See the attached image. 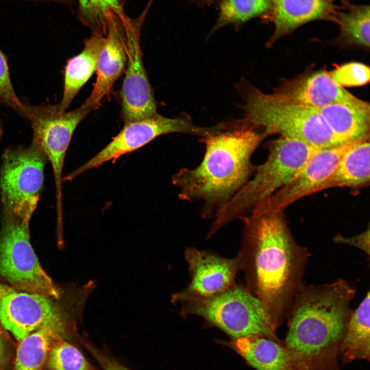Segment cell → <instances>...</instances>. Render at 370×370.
Here are the masks:
<instances>
[{"label":"cell","mask_w":370,"mask_h":370,"mask_svg":"<svg viewBox=\"0 0 370 370\" xmlns=\"http://www.w3.org/2000/svg\"><path fill=\"white\" fill-rule=\"evenodd\" d=\"M218 124L208 127L195 125L186 118H170L158 113L143 119L125 122L109 143L91 158L63 178L70 181L85 172L105 162H114L119 157L133 152L160 136L170 133H183L205 137L219 129Z\"/></svg>","instance_id":"30bf717a"},{"label":"cell","mask_w":370,"mask_h":370,"mask_svg":"<svg viewBox=\"0 0 370 370\" xmlns=\"http://www.w3.org/2000/svg\"><path fill=\"white\" fill-rule=\"evenodd\" d=\"M25 116L31 123V143L41 150L53 171L55 187L57 220L63 219V170L72 135L79 123L92 111L81 106L62 112L58 104L31 105L24 102Z\"/></svg>","instance_id":"9c48e42d"},{"label":"cell","mask_w":370,"mask_h":370,"mask_svg":"<svg viewBox=\"0 0 370 370\" xmlns=\"http://www.w3.org/2000/svg\"><path fill=\"white\" fill-rule=\"evenodd\" d=\"M105 41V36L93 35L85 41L82 51L67 62L63 96L58 104L61 111H67L73 98L96 71Z\"/></svg>","instance_id":"44dd1931"},{"label":"cell","mask_w":370,"mask_h":370,"mask_svg":"<svg viewBox=\"0 0 370 370\" xmlns=\"http://www.w3.org/2000/svg\"><path fill=\"white\" fill-rule=\"evenodd\" d=\"M316 109L341 143L369 140L368 103L353 96Z\"/></svg>","instance_id":"ac0fdd59"},{"label":"cell","mask_w":370,"mask_h":370,"mask_svg":"<svg viewBox=\"0 0 370 370\" xmlns=\"http://www.w3.org/2000/svg\"><path fill=\"white\" fill-rule=\"evenodd\" d=\"M178 297L186 301V312L203 317L235 339L264 337L279 341L278 327L267 309L244 288L230 286L208 297L184 294Z\"/></svg>","instance_id":"8992f818"},{"label":"cell","mask_w":370,"mask_h":370,"mask_svg":"<svg viewBox=\"0 0 370 370\" xmlns=\"http://www.w3.org/2000/svg\"><path fill=\"white\" fill-rule=\"evenodd\" d=\"M356 290L346 281L302 285L287 317L284 345L311 370H334Z\"/></svg>","instance_id":"3957f363"},{"label":"cell","mask_w":370,"mask_h":370,"mask_svg":"<svg viewBox=\"0 0 370 370\" xmlns=\"http://www.w3.org/2000/svg\"><path fill=\"white\" fill-rule=\"evenodd\" d=\"M84 345L103 370H130L117 360L87 342Z\"/></svg>","instance_id":"f546056e"},{"label":"cell","mask_w":370,"mask_h":370,"mask_svg":"<svg viewBox=\"0 0 370 370\" xmlns=\"http://www.w3.org/2000/svg\"><path fill=\"white\" fill-rule=\"evenodd\" d=\"M243 96L245 118L268 136L276 134L297 139L318 149L341 143L316 108L266 94L246 82L238 85Z\"/></svg>","instance_id":"5b68a950"},{"label":"cell","mask_w":370,"mask_h":370,"mask_svg":"<svg viewBox=\"0 0 370 370\" xmlns=\"http://www.w3.org/2000/svg\"><path fill=\"white\" fill-rule=\"evenodd\" d=\"M356 142L318 149L292 179L253 210L284 211L294 201L319 192L320 187L332 173L342 155Z\"/></svg>","instance_id":"7c38bea8"},{"label":"cell","mask_w":370,"mask_h":370,"mask_svg":"<svg viewBox=\"0 0 370 370\" xmlns=\"http://www.w3.org/2000/svg\"><path fill=\"white\" fill-rule=\"evenodd\" d=\"M275 98L314 108L350 98L326 70L307 71L292 80H283L273 90Z\"/></svg>","instance_id":"9a60e30c"},{"label":"cell","mask_w":370,"mask_h":370,"mask_svg":"<svg viewBox=\"0 0 370 370\" xmlns=\"http://www.w3.org/2000/svg\"><path fill=\"white\" fill-rule=\"evenodd\" d=\"M82 22L89 27L93 35L105 36L110 21L124 14L119 0H78Z\"/></svg>","instance_id":"484cf974"},{"label":"cell","mask_w":370,"mask_h":370,"mask_svg":"<svg viewBox=\"0 0 370 370\" xmlns=\"http://www.w3.org/2000/svg\"><path fill=\"white\" fill-rule=\"evenodd\" d=\"M0 222L1 278L14 289L60 299V289L43 269L31 245L29 225L2 210Z\"/></svg>","instance_id":"52a82bcc"},{"label":"cell","mask_w":370,"mask_h":370,"mask_svg":"<svg viewBox=\"0 0 370 370\" xmlns=\"http://www.w3.org/2000/svg\"><path fill=\"white\" fill-rule=\"evenodd\" d=\"M203 4L210 5L213 3L219 2L220 0H196Z\"/></svg>","instance_id":"836d02e7"},{"label":"cell","mask_w":370,"mask_h":370,"mask_svg":"<svg viewBox=\"0 0 370 370\" xmlns=\"http://www.w3.org/2000/svg\"><path fill=\"white\" fill-rule=\"evenodd\" d=\"M369 292L350 316L340 342L339 353L344 362L369 360Z\"/></svg>","instance_id":"603a6c76"},{"label":"cell","mask_w":370,"mask_h":370,"mask_svg":"<svg viewBox=\"0 0 370 370\" xmlns=\"http://www.w3.org/2000/svg\"><path fill=\"white\" fill-rule=\"evenodd\" d=\"M272 9L264 18L273 23L274 30L266 44L271 47L277 40L299 27L316 20L333 22L342 8L337 2L351 0H271Z\"/></svg>","instance_id":"2e32d148"},{"label":"cell","mask_w":370,"mask_h":370,"mask_svg":"<svg viewBox=\"0 0 370 370\" xmlns=\"http://www.w3.org/2000/svg\"><path fill=\"white\" fill-rule=\"evenodd\" d=\"M335 81L340 86H359L369 81V68L364 64L351 62L330 71Z\"/></svg>","instance_id":"83f0119b"},{"label":"cell","mask_w":370,"mask_h":370,"mask_svg":"<svg viewBox=\"0 0 370 370\" xmlns=\"http://www.w3.org/2000/svg\"><path fill=\"white\" fill-rule=\"evenodd\" d=\"M342 8L334 16L340 33L334 42L343 46L369 48V5L342 2Z\"/></svg>","instance_id":"cb8c5ba5"},{"label":"cell","mask_w":370,"mask_h":370,"mask_svg":"<svg viewBox=\"0 0 370 370\" xmlns=\"http://www.w3.org/2000/svg\"><path fill=\"white\" fill-rule=\"evenodd\" d=\"M53 299L39 293L14 290L0 302V323L20 341L53 320L72 322Z\"/></svg>","instance_id":"4fadbf2b"},{"label":"cell","mask_w":370,"mask_h":370,"mask_svg":"<svg viewBox=\"0 0 370 370\" xmlns=\"http://www.w3.org/2000/svg\"><path fill=\"white\" fill-rule=\"evenodd\" d=\"M268 148L266 160L255 166L245 185L215 214L208 237L228 224L242 220L292 179L318 150L300 140L282 136Z\"/></svg>","instance_id":"277c9868"},{"label":"cell","mask_w":370,"mask_h":370,"mask_svg":"<svg viewBox=\"0 0 370 370\" xmlns=\"http://www.w3.org/2000/svg\"><path fill=\"white\" fill-rule=\"evenodd\" d=\"M243 221L251 293L278 327L302 284L308 251L295 240L284 211L253 210Z\"/></svg>","instance_id":"6da1fadb"},{"label":"cell","mask_w":370,"mask_h":370,"mask_svg":"<svg viewBox=\"0 0 370 370\" xmlns=\"http://www.w3.org/2000/svg\"><path fill=\"white\" fill-rule=\"evenodd\" d=\"M0 103L10 107L25 118L24 102L18 97L10 76L8 60L0 49Z\"/></svg>","instance_id":"f1b7e54d"},{"label":"cell","mask_w":370,"mask_h":370,"mask_svg":"<svg viewBox=\"0 0 370 370\" xmlns=\"http://www.w3.org/2000/svg\"><path fill=\"white\" fill-rule=\"evenodd\" d=\"M47 161L44 153L32 143L4 150L0 165L2 210L29 225L42 194Z\"/></svg>","instance_id":"ba28073f"},{"label":"cell","mask_w":370,"mask_h":370,"mask_svg":"<svg viewBox=\"0 0 370 370\" xmlns=\"http://www.w3.org/2000/svg\"><path fill=\"white\" fill-rule=\"evenodd\" d=\"M14 290H15L12 287L0 283V302L4 297Z\"/></svg>","instance_id":"1f68e13d"},{"label":"cell","mask_w":370,"mask_h":370,"mask_svg":"<svg viewBox=\"0 0 370 370\" xmlns=\"http://www.w3.org/2000/svg\"><path fill=\"white\" fill-rule=\"evenodd\" d=\"M128 18L126 15L115 17L108 24L105 43L98 60L96 80L89 96L82 105L92 111L99 108L125 69L127 59L125 23Z\"/></svg>","instance_id":"5bb4252c"},{"label":"cell","mask_w":370,"mask_h":370,"mask_svg":"<svg viewBox=\"0 0 370 370\" xmlns=\"http://www.w3.org/2000/svg\"><path fill=\"white\" fill-rule=\"evenodd\" d=\"M369 183V141L356 142L344 153L319 191L335 187L357 189Z\"/></svg>","instance_id":"7402d4cb"},{"label":"cell","mask_w":370,"mask_h":370,"mask_svg":"<svg viewBox=\"0 0 370 370\" xmlns=\"http://www.w3.org/2000/svg\"><path fill=\"white\" fill-rule=\"evenodd\" d=\"M267 136L244 119L224 123L219 131L201 139L205 151L201 162L192 169L181 168L173 176L178 197L202 201L201 216H214L252 176L251 157Z\"/></svg>","instance_id":"7a4b0ae2"},{"label":"cell","mask_w":370,"mask_h":370,"mask_svg":"<svg viewBox=\"0 0 370 370\" xmlns=\"http://www.w3.org/2000/svg\"><path fill=\"white\" fill-rule=\"evenodd\" d=\"M140 26L141 21L130 18L125 23L126 69L121 89L125 122L147 118L157 114L154 92L142 62Z\"/></svg>","instance_id":"8fae6325"},{"label":"cell","mask_w":370,"mask_h":370,"mask_svg":"<svg viewBox=\"0 0 370 370\" xmlns=\"http://www.w3.org/2000/svg\"><path fill=\"white\" fill-rule=\"evenodd\" d=\"M219 14L212 32L228 25L238 26L250 20L265 18L271 11V0H220Z\"/></svg>","instance_id":"d4e9b609"},{"label":"cell","mask_w":370,"mask_h":370,"mask_svg":"<svg viewBox=\"0 0 370 370\" xmlns=\"http://www.w3.org/2000/svg\"><path fill=\"white\" fill-rule=\"evenodd\" d=\"M6 353V346L5 341L0 334V366L4 361Z\"/></svg>","instance_id":"d6a6232c"},{"label":"cell","mask_w":370,"mask_h":370,"mask_svg":"<svg viewBox=\"0 0 370 370\" xmlns=\"http://www.w3.org/2000/svg\"><path fill=\"white\" fill-rule=\"evenodd\" d=\"M71 325L64 319L53 320L20 341L14 370H41L52 345L68 336Z\"/></svg>","instance_id":"ffe728a7"},{"label":"cell","mask_w":370,"mask_h":370,"mask_svg":"<svg viewBox=\"0 0 370 370\" xmlns=\"http://www.w3.org/2000/svg\"><path fill=\"white\" fill-rule=\"evenodd\" d=\"M337 244H346L355 247L369 255V227L362 233L351 237L337 234L334 238Z\"/></svg>","instance_id":"4dcf8cb0"},{"label":"cell","mask_w":370,"mask_h":370,"mask_svg":"<svg viewBox=\"0 0 370 370\" xmlns=\"http://www.w3.org/2000/svg\"><path fill=\"white\" fill-rule=\"evenodd\" d=\"M46 362L50 370H95L76 346L64 339L52 345Z\"/></svg>","instance_id":"4316f807"},{"label":"cell","mask_w":370,"mask_h":370,"mask_svg":"<svg viewBox=\"0 0 370 370\" xmlns=\"http://www.w3.org/2000/svg\"><path fill=\"white\" fill-rule=\"evenodd\" d=\"M232 345L257 370H311L284 345L266 337L238 338Z\"/></svg>","instance_id":"d6986e66"},{"label":"cell","mask_w":370,"mask_h":370,"mask_svg":"<svg viewBox=\"0 0 370 370\" xmlns=\"http://www.w3.org/2000/svg\"><path fill=\"white\" fill-rule=\"evenodd\" d=\"M192 280L188 295L208 297L231 286L237 270L238 260L226 259L214 254L189 248L186 252Z\"/></svg>","instance_id":"e0dca14e"},{"label":"cell","mask_w":370,"mask_h":370,"mask_svg":"<svg viewBox=\"0 0 370 370\" xmlns=\"http://www.w3.org/2000/svg\"><path fill=\"white\" fill-rule=\"evenodd\" d=\"M3 135V122L0 118V142L2 141V137Z\"/></svg>","instance_id":"e575fe53"}]
</instances>
